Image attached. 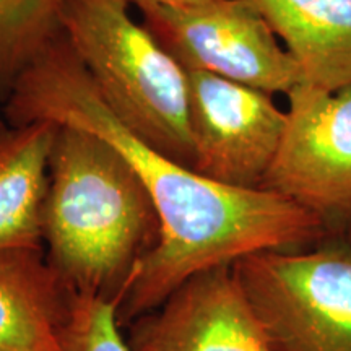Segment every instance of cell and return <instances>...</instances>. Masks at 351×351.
<instances>
[{
    "label": "cell",
    "instance_id": "obj_3",
    "mask_svg": "<svg viewBox=\"0 0 351 351\" xmlns=\"http://www.w3.org/2000/svg\"><path fill=\"white\" fill-rule=\"evenodd\" d=\"M130 5L62 0L60 29L117 119L153 150L192 169L187 70L132 19Z\"/></svg>",
    "mask_w": 351,
    "mask_h": 351
},
{
    "label": "cell",
    "instance_id": "obj_15",
    "mask_svg": "<svg viewBox=\"0 0 351 351\" xmlns=\"http://www.w3.org/2000/svg\"><path fill=\"white\" fill-rule=\"evenodd\" d=\"M5 124H7V122H5V121H3V117H2V116H0V129H2V127H3V125H5Z\"/></svg>",
    "mask_w": 351,
    "mask_h": 351
},
{
    "label": "cell",
    "instance_id": "obj_5",
    "mask_svg": "<svg viewBox=\"0 0 351 351\" xmlns=\"http://www.w3.org/2000/svg\"><path fill=\"white\" fill-rule=\"evenodd\" d=\"M142 23L186 70H204L265 93L304 83V72L251 0H130Z\"/></svg>",
    "mask_w": 351,
    "mask_h": 351
},
{
    "label": "cell",
    "instance_id": "obj_12",
    "mask_svg": "<svg viewBox=\"0 0 351 351\" xmlns=\"http://www.w3.org/2000/svg\"><path fill=\"white\" fill-rule=\"evenodd\" d=\"M62 0H0V104L25 70L62 33Z\"/></svg>",
    "mask_w": 351,
    "mask_h": 351
},
{
    "label": "cell",
    "instance_id": "obj_10",
    "mask_svg": "<svg viewBox=\"0 0 351 351\" xmlns=\"http://www.w3.org/2000/svg\"><path fill=\"white\" fill-rule=\"evenodd\" d=\"M324 91L351 85V0H251Z\"/></svg>",
    "mask_w": 351,
    "mask_h": 351
},
{
    "label": "cell",
    "instance_id": "obj_2",
    "mask_svg": "<svg viewBox=\"0 0 351 351\" xmlns=\"http://www.w3.org/2000/svg\"><path fill=\"white\" fill-rule=\"evenodd\" d=\"M46 258L77 295L119 304L161 241L152 195L127 158L82 127L59 124L43 208Z\"/></svg>",
    "mask_w": 351,
    "mask_h": 351
},
{
    "label": "cell",
    "instance_id": "obj_8",
    "mask_svg": "<svg viewBox=\"0 0 351 351\" xmlns=\"http://www.w3.org/2000/svg\"><path fill=\"white\" fill-rule=\"evenodd\" d=\"M130 351H271L231 265L199 271L125 327Z\"/></svg>",
    "mask_w": 351,
    "mask_h": 351
},
{
    "label": "cell",
    "instance_id": "obj_11",
    "mask_svg": "<svg viewBox=\"0 0 351 351\" xmlns=\"http://www.w3.org/2000/svg\"><path fill=\"white\" fill-rule=\"evenodd\" d=\"M57 127L38 121L0 129V251L44 249L43 208Z\"/></svg>",
    "mask_w": 351,
    "mask_h": 351
},
{
    "label": "cell",
    "instance_id": "obj_7",
    "mask_svg": "<svg viewBox=\"0 0 351 351\" xmlns=\"http://www.w3.org/2000/svg\"><path fill=\"white\" fill-rule=\"evenodd\" d=\"M192 169L226 186L261 189L287 129L270 93L204 70H187Z\"/></svg>",
    "mask_w": 351,
    "mask_h": 351
},
{
    "label": "cell",
    "instance_id": "obj_4",
    "mask_svg": "<svg viewBox=\"0 0 351 351\" xmlns=\"http://www.w3.org/2000/svg\"><path fill=\"white\" fill-rule=\"evenodd\" d=\"M271 351H351V244L330 238L232 263Z\"/></svg>",
    "mask_w": 351,
    "mask_h": 351
},
{
    "label": "cell",
    "instance_id": "obj_14",
    "mask_svg": "<svg viewBox=\"0 0 351 351\" xmlns=\"http://www.w3.org/2000/svg\"><path fill=\"white\" fill-rule=\"evenodd\" d=\"M156 2H165V3H189V2H199V0H156Z\"/></svg>",
    "mask_w": 351,
    "mask_h": 351
},
{
    "label": "cell",
    "instance_id": "obj_1",
    "mask_svg": "<svg viewBox=\"0 0 351 351\" xmlns=\"http://www.w3.org/2000/svg\"><path fill=\"white\" fill-rule=\"evenodd\" d=\"M2 117L13 127L52 121L95 132L127 158L152 195L161 241L117 304L121 328L163 304L199 271L232 265L254 252L298 251L332 238L315 215L287 197L212 181L148 147L109 109L64 33L19 78Z\"/></svg>",
    "mask_w": 351,
    "mask_h": 351
},
{
    "label": "cell",
    "instance_id": "obj_16",
    "mask_svg": "<svg viewBox=\"0 0 351 351\" xmlns=\"http://www.w3.org/2000/svg\"><path fill=\"white\" fill-rule=\"evenodd\" d=\"M346 241H348V243L351 244V231H350V234H348V236H346Z\"/></svg>",
    "mask_w": 351,
    "mask_h": 351
},
{
    "label": "cell",
    "instance_id": "obj_6",
    "mask_svg": "<svg viewBox=\"0 0 351 351\" xmlns=\"http://www.w3.org/2000/svg\"><path fill=\"white\" fill-rule=\"evenodd\" d=\"M282 143L261 189L317 217L332 238L351 231V85L324 91L301 83L287 95Z\"/></svg>",
    "mask_w": 351,
    "mask_h": 351
},
{
    "label": "cell",
    "instance_id": "obj_13",
    "mask_svg": "<svg viewBox=\"0 0 351 351\" xmlns=\"http://www.w3.org/2000/svg\"><path fill=\"white\" fill-rule=\"evenodd\" d=\"M117 302L77 295L60 332L65 351H130L117 324Z\"/></svg>",
    "mask_w": 351,
    "mask_h": 351
},
{
    "label": "cell",
    "instance_id": "obj_9",
    "mask_svg": "<svg viewBox=\"0 0 351 351\" xmlns=\"http://www.w3.org/2000/svg\"><path fill=\"white\" fill-rule=\"evenodd\" d=\"M73 298L44 249H2L0 351H65L60 332Z\"/></svg>",
    "mask_w": 351,
    "mask_h": 351
}]
</instances>
